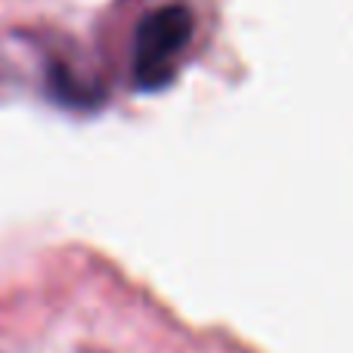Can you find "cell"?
Listing matches in <instances>:
<instances>
[{
    "instance_id": "1",
    "label": "cell",
    "mask_w": 353,
    "mask_h": 353,
    "mask_svg": "<svg viewBox=\"0 0 353 353\" xmlns=\"http://www.w3.org/2000/svg\"><path fill=\"white\" fill-rule=\"evenodd\" d=\"M195 37V16L183 3H165L143 12L134 28L130 74L140 90H161L174 81L180 59Z\"/></svg>"
}]
</instances>
